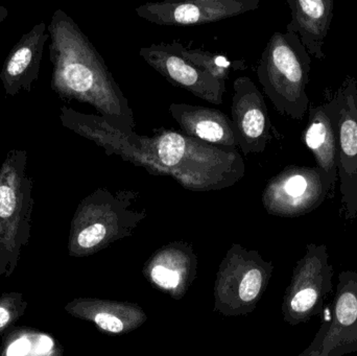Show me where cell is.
<instances>
[{
  "label": "cell",
  "mask_w": 357,
  "mask_h": 356,
  "mask_svg": "<svg viewBox=\"0 0 357 356\" xmlns=\"http://www.w3.org/2000/svg\"><path fill=\"white\" fill-rule=\"evenodd\" d=\"M63 127L94 142L107 155L142 167L153 176H167L185 189L208 192L232 187L245 175L238 150L220 148L175 130H155L154 135L125 134L100 115L63 106Z\"/></svg>",
  "instance_id": "6da1fadb"
},
{
  "label": "cell",
  "mask_w": 357,
  "mask_h": 356,
  "mask_svg": "<svg viewBox=\"0 0 357 356\" xmlns=\"http://www.w3.org/2000/svg\"><path fill=\"white\" fill-rule=\"evenodd\" d=\"M231 121L239 150L245 155L260 154L272 140V123L264 94L249 77L233 83Z\"/></svg>",
  "instance_id": "8fae6325"
},
{
  "label": "cell",
  "mask_w": 357,
  "mask_h": 356,
  "mask_svg": "<svg viewBox=\"0 0 357 356\" xmlns=\"http://www.w3.org/2000/svg\"><path fill=\"white\" fill-rule=\"evenodd\" d=\"M47 31L52 91L65 102L89 105L119 131L133 133L136 123L129 100L79 25L58 8Z\"/></svg>",
  "instance_id": "7a4b0ae2"
},
{
  "label": "cell",
  "mask_w": 357,
  "mask_h": 356,
  "mask_svg": "<svg viewBox=\"0 0 357 356\" xmlns=\"http://www.w3.org/2000/svg\"><path fill=\"white\" fill-rule=\"evenodd\" d=\"M291 20L287 31L299 37L302 45L310 56L325 59V43L335 12L333 0H287Z\"/></svg>",
  "instance_id": "9a60e30c"
},
{
  "label": "cell",
  "mask_w": 357,
  "mask_h": 356,
  "mask_svg": "<svg viewBox=\"0 0 357 356\" xmlns=\"http://www.w3.org/2000/svg\"><path fill=\"white\" fill-rule=\"evenodd\" d=\"M65 311L77 319L92 322L102 332L123 334L139 327L146 320L135 304L100 299L77 298L65 305Z\"/></svg>",
  "instance_id": "2e32d148"
},
{
  "label": "cell",
  "mask_w": 357,
  "mask_h": 356,
  "mask_svg": "<svg viewBox=\"0 0 357 356\" xmlns=\"http://www.w3.org/2000/svg\"><path fill=\"white\" fill-rule=\"evenodd\" d=\"M169 111L185 135L220 148H238L231 117L218 109L174 102Z\"/></svg>",
  "instance_id": "5bb4252c"
},
{
  "label": "cell",
  "mask_w": 357,
  "mask_h": 356,
  "mask_svg": "<svg viewBox=\"0 0 357 356\" xmlns=\"http://www.w3.org/2000/svg\"><path fill=\"white\" fill-rule=\"evenodd\" d=\"M48 39L47 26L40 22L15 44L0 70V81L6 95L31 91L40 75L44 46Z\"/></svg>",
  "instance_id": "4fadbf2b"
},
{
  "label": "cell",
  "mask_w": 357,
  "mask_h": 356,
  "mask_svg": "<svg viewBox=\"0 0 357 356\" xmlns=\"http://www.w3.org/2000/svg\"><path fill=\"white\" fill-rule=\"evenodd\" d=\"M54 336L27 326L12 327L2 336L0 356H63Z\"/></svg>",
  "instance_id": "ffe728a7"
},
{
  "label": "cell",
  "mask_w": 357,
  "mask_h": 356,
  "mask_svg": "<svg viewBox=\"0 0 357 356\" xmlns=\"http://www.w3.org/2000/svg\"><path fill=\"white\" fill-rule=\"evenodd\" d=\"M310 65V54L297 35L273 33L258 63L257 77L264 93L281 115L296 121L305 117Z\"/></svg>",
  "instance_id": "277c9868"
},
{
  "label": "cell",
  "mask_w": 357,
  "mask_h": 356,
  "mask_svg": "<svg viewBox=\"0 0 357 356\" xmlns=\"http://www.w3.org/2000/svg\"><path fill=\"white\" fill-rule=\"evenodd\" d=\"M192 258L191 249L186 245L181 242L169 245L151 258L144 269V275L160 290L173 296H180V293L184 292L188 286L189 259Z\"/></svg>",
  "instance_id": "e0dca14e"
},
{
  "label": "cell",
  "mask_w": 357,
  "mask_h": 356,
  "mask_svg": "<svg viewBox=\"0 0 357 356\" xmlns=\"http://www.w3.org/2000/svg\"><path fill=\"white\" fill-rule=\"evenodd\" d=\"M325 325L323 323L322 327L319 330L318 334H317L316 339H314V342L310 345L307 349L303 353H301L299 356H318L319 350H320L321 342H322L323 334H324Z\"/></svg>",
  "instance_id": "7402d4cb"
},
{
  "label": "cell",
  "mask_w": 357,
  "mask_h": 356,
  "mask_svg": "<svg viewBox=\"0 0 357 356\" xmlns=\"http://www.w3.org/2000/svg\"><path fill=\"white\" fill-rule=\"evenodd\" d=\"M260 0H187L149 2L135 8L138 16L157 25L189 26L218 22L256 10Z\"/></svg>",
  "instance_id": "30bf717a"
},
{
  "label": "cell",
  "mask_w": 357,
  "mask_h": 356,
  "mask_svg": "<svg viewBox=\"0 0 357 356\" xmlns=\"http://www.w3.org/2000/svg\"><path fill=\"white\" fill-rule=\"evenodd\" d=\"M333 275L326 245H307L285 292L282 305L285 322L295 326L323 315L325 301L333 291Z\"/></svg>",
  "instance_id": "ba28073f"
},
{
  "label": "cell",
  "mask_w": 357,
  "mask_h": 356,
  "mask_svg": "<svg viewBox=\"0 0 357 356\" xmlns=\"http://www.w3.org/2000/svg\"><path fill=\"white\" fill-rule=\"evenodd\" d=\"M33 192L26 150H10L0 167V278L14 274L21 251L31 240Z\"/></svg>",
  "instance_id": "5b68a950"
},
{
  "label": "cell",
  "mask_w": 357,
  "mask_h": 356,
  "mask_svg": "<svg viewBox=\"0 0 357 356\" xmlns=\"http://www.w3.org/2000/svg\"><path fill=\"white\" fill-rule=\"evenodd\" d=\"M26 309L27 302L21 293H3L0 296V336L14 327Z\"/></svg>",
  "instance_id": "44dd1931"
},
{
  "label": "cell",
  "mask_w": 357,
  "mask_h": 356,
  "mask_svg": "<svg viewBox=\"0 0 357 356\" xmlns=\"http://www.w3.org/2000/svg\"><path fill=\"white\" fill-rule=\"evenodd\" d=\"M237 265V270L233 265L230 276L222 274V277L229 278V304L241 309L255 307L272 275V263H266L258 253L252 252L250 261Z\"/></svg>",
  "instance_id": "d6986e66"
},
{
  "label": "cell",
  "mask_w": 357,
  "mask_h": 356,
  "mask_svg": "<svg viewBox=\"0 0 357 356\" xmlns=\"http://www.w3.org/2000/svg\"><path fill=\"white\" fill-rule=\"evenodd\" d=\"M335 183L318 167L289 165L268 180L262 204L266 212L276 217H301L335 196Z\"/></svg>",
  "instance_id": "52a82bcc"
},
{
  "label": "cell",
  "mask_w": 357,
  "mask_h": 356,
  "mask_svg": "<svg viewBox=\"0 0 357 356\" xmlns=\"http://www.w3.org/2000/svg\"><path fill=\"white\" fill-rule=\"evenodd\" d=\"M8 10L6 6H0V24L8 18Z\"/></svg>",
  "instance_id": "603a6c76"
},
{
  "label": "cell",
  "mask_w": 357,
  "mask_h": 356,
  "mask_svg": "<svg viewBox=\"0 0 357 356\" xmlns=\"http://www.w3.org/2000/svg\"><path fill=\"white\" fill-rule=\"evenodd\" d=\"M302 139L314 155L319 169L337 181V139L333 123L323 104L308 107V123L302 132Z\"/></svg>",
  "instance_id": "ac0fdd59"
},
{
  "label": "cell",
  "mask_w": 357,
  "mask_h": 356,
  "mask_svg": "<svg viewBox=\"0 0 357 356\" xmlns=\"http://www.w3.org/2000/svg\"><path fill=\"white\" fill-rule=\"evenodd\" d=\"M335 129L337 175L341 190L340 215L347 222L357 217V81L347 75L339 89L323 104Z\"/></svg>",
  "instance_id": "8992f818"
},
{
  "label": "cell",
  "mask_w": 357,
  "mask_h": 356,
  "mask_svg": "<svg viewBox=\"0 0 357 356\" xmlns=\"http://www.w3.org/2000/svg\"><path fill=\"white\" fill-rule=\"evenodd\" d=\"M138 196V192L131 190L114 192L98 188L84 198L71 221L69 255L88 256L131 235L146 217V210L134 208Z\"/></svg>",
  "instance_id": "3957f363"
},
{
  "label": "cell",
  "mask_w": 357,
  "mask_h": 356,
  "mask_svg": "<svg viewBox=\"0 0 357 356\" xmlns=\"http://www.w3.org/2000/svg\"><path fill=\"white\" fill-rule=\"evenodd\" d=\"M318 356H343L357 353V272L339 274L333 314L325 320Z\"/></svg>",
  "instance_id": "7c38bea8"
},
{
  "label": "cell",
  "mask_w": 357,
  "mask_h": 356,
  "mask_svg": "<svg viewBox=\"0 0 357 356\" xmlns=\"http://www.w3.org/2000/svg\"><path fill=\"white\" fill-rule=\"evenodd\" d=\"M140 56L169 84L213 105L224 102L226 81L214 77L178 42L142 47Z\"/></svg>",
  "instance_id": "9c48e42d"
}]
</instances>
